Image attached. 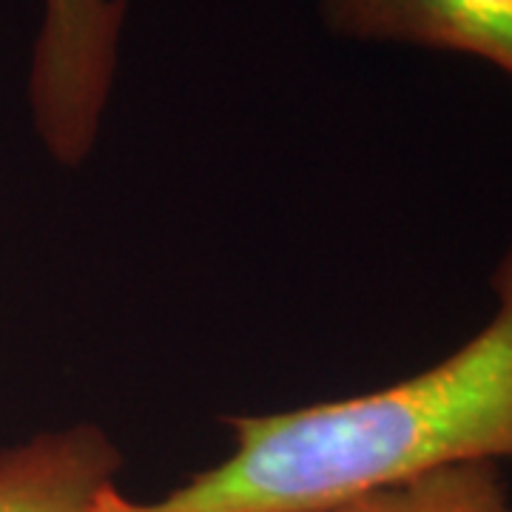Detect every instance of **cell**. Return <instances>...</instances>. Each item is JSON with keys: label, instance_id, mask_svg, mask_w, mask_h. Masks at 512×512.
Wrapping results in <instances>:
<instances>
[{"label": "cell", "instance_id": "cell-1", "mask_svg": "<svg viewBox=\"0 0 512 512\" xmlns=\"http://www.w3.org/2000/svg\"><path fill=\"white\" fill-rule=\"evenodd\" d=\"M493 316L402 382L296 410L228 416L231 453L163 498L111 487L94 512H311L461 464L512 461V242Z\"/></svg>", "mask_w": 512, "mask_h": 512}, {"label": "cell", "instance_id": "cell-2", "mask_svg": "<svg viewBox=\"0 0 512 512\" xmlns=\"http://www.w3.org/2000/svg\"><path fill=\"white\" fill-rule=\"evenodd\" d=\"M123 3L43 0L32 60V109L43 143L63 163L92 148L117 66Z\"/></svg>", "mask_w": 512, "mask_h": 512}, {"label": "cell", "instance_id": "cell-4", "mask_svg": "<svg viewBox=\"0 0 512 512\" xmlns=\"http://www.w3.org/2000/svg\"><path fill=\"white\" fill-rule=\"evenodd\" d=\"M123 453L92 421L0 450V512H94L117 487Z\"/></svg>", "mask_w": 512, "mask_h": 512}, {"label": "cell", "instance_id": "cell-3", "mask_svg": "<svg viewBox=\"0 0 512 512\" xmlns=\"http://www.w3.org/2000/svg\"><path fill=\"white\" fill-rule=\"evenodd\" d=\"M330 32L484 60L512 80V0H319Z\"/></svg>", "mask_w": 512, "mask_h": 512}, {"label": "cell", "instance_id": "cell-5", "mask_svg": "<svg viewBox=\"0 0 512 512\" xmlns=\"http://www.w3.org/2000/svg\"><path fill=\"white\" fill-rule=\"evenodd\" d=\"M311 512H512L498 464H461Z\"/></svg>", "mask_w": 512, "mask_h": 512}]
</instances>
